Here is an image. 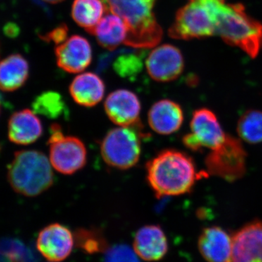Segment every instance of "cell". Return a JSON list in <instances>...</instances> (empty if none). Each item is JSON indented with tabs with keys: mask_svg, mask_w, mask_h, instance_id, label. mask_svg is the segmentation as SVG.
Returning a JSON list of instances; mask_svg holds the SVG:
<instances>
[{
	"mask_svg": "<svg viewBox=\"0 0 262 262\" xmlns=\"http://www.w3.org/2000/svg\"><path fill=\"white\" fill-rule=\"evenodd\" d=\"M146 179L155 196H178L192 191L203 173H198L190 156L179 151L163 150L146 165Z\"/></svg>",
	"mask_w": 262,
	"mask_h": 262,
	"instance_id": "cell-1",
	"label": "cell"
},
{
	"mask_svg": "<svg viewBox=\"0 0 262 262\" xmlns=\"http://www.w3.org/2000/svg\"><path fill=\"white\" fill-rule=\"evenodd\" d=\"M106 11L125 22L128 33L125 45L133 48L155 47L163 38L153 8L158 0H101Z\"/></svg>",
	"mask_w": 262,
	"mask_h": 262,
	"instance_id": "cell-2",
	"label": "cell"
},
{
	"mask_svg": "<svg viewBox=\"0 0 262 262\" xmlns=\"http://www.w3.org/2000/svg\"><path fill=\"white\" fill-rule=\"evenodd\" d=\"M215 34L229 46L242 50L252 58L262 49V24L250 16L241 3L226 4L217 17Z\"/></svg>",
	"mask_w": 262,
	"mask_h": 262,
	"instance_id": "cell-3",
	"label": "cell"
},
{
	"mask_svg": "<svg viewBox=\"0 0 262 262\" xmlns=\"http://www.w3.org/2000/svg\"><path fill=\"white\" fill-rule=\"evenodd\" d=\"M51 163L46 155L37 150L17 151L8 166V179L18 194L36 196L53 184Z\"/></svg>",
	"mask_w": 262,
	"mask_h": 262,
	"instance_id": "cell-4",
	"label": "cell"
},
{
	"mask_svg": "<svg viewBox=\"0 0 262 262\" xmlns=\"http://www.w3.org/2000/svg\"><path fill=\"white\" fill-rule=\"evenodd\" d=\"M141 127H116L108 131L101 142V155L112 168L127 170L135 166L141 153Z\"/></svg>",
	"mask_w": 262,
	"mask_h": 262,
	"instance_id": "cell-5",
	"label": "cell"
},
{
	"mask_svg": "<svg viewBox=\"0 0 262 262\" xmlns=\"http://www.w3.org/2000/svg\"><path fill=\"white\" fill-rule=\"evenodd\" d=\"M219 13L198 2L189 1L177 11L168 30L170 37L183 40L201 39L215 34Z\"/></svg>",
	"mask_w": 262,
	"mask_h": 262,
	"instance_id": "cell-6",
	"label": "cell"
},
{
	"mask_svg": "<svg viewBox=\"0 0 262 262\" xmlns=\"http://www.w3.org/2000/svg\"><path fill=\"white\" fill-rule=\"evenodd\" d=\"M48 144L50 162L58 173L72 175L87 163V149L83 141L75 136H65L58 124L50 127Z\"/></svg>",
	"mask_w": 262,
	"mask_h": 262,
	"instance_id": "cell-7",
	"label": "cell"
},
{
	"mask_svg": "<svg viewBox=\"0 0 262 262\" xmlns=\"http://www.w3.org/2000/svg\"><path fill=\"white\" fill-rule=\"evenodd\" d=\"M246 160L247 153L241 141L227 134L225 141L207 155L205 165L210 175L233 182L246 173Z\"/></svg>",
	"mask_w": 262,
	"mask_h": 262,
	"instance_id": "cell-8",
	"label": "cell"
},
{
	"mask_svg": "<svg viewBox=\"0 0 262 262\" xmlns=\"http://www.w3.org/2000/svg\"><path fill=\"white\" fill-rule=\"evenodd\" d=\"M146 70L157 82H168L177 80L184 71L182 52L175 46L165 44L155 48L146 61Z\"/></svg>",
	"mask_w": 262,
	"mask_h": 262,
	"instance_id": "cell-9",
	"label": "cell"
},
{
	"mask_svg": "<svg viewBox=\"0 0 262 262\" xmlns=\"http://www.w3.org/2000/svg\"><path fill=\"white\" fill-rule=\"evenodd\" d=\"M36 244L39 252L48 261L60 262L72 253L75 236L65 226L53 223L40 231Z\"/></svg>",
	"mask_w": 262,
	"mask_h": 262,
	"instance_id": "cell-10",
	"label": "cell"
},
{
	"mask_svg": "<svg viewBox=\"0 0 262 262\" xmlns=\"http://www.w3.org/2000/svg\"><path fill=\"white\" fill-rule=\"evenodd\" d=\"M104 110L110 120L119 126L141 127V101L132 91H113L105 101Z\"/></svg>",
	"mask_w": 262,
	"mask_h": 262,
	"instance_id": "cell-11",
	"label": "cell"
},
{
	"mask_svg": "<svg viewBox=\"0 0 262 262\" xmlns=\"http://www.w3.org/2000/svg\"><path fill=\"white\" fill-rule=\"evenodd\" d=\"M232 239L227 262H262V221L246 224L234 232Z\"/></svg>",
	"mask_w": 262,
	"mask_h": 262,
	"instance_id": "cell-12",
	"label": "cell"
},
{
	"mask_svg": "<svg viewBox=\"0 0 262 262\" xmlns=\"http://www.w3.org/2000/svg\"><path fill=\"white\" fill-rule=\"evenodd\" d=\"M57 64L70 73H79L91 64L92 48L87 39L73 35L55 50Z\"/></svg>",
	"mask_w": 262,
	"mask_h": 262,
	"instance_id": "cell-13",
	"label": "cell"
},
{
	"mask_svg": "<svg viewBox=\"0 0 262 262\" xmlns=\"http://www.w3.org/2000/svg\"><path fill=\"white\" fill-rule=\"evenodd\" d=\"M133 245L139 258L148 262L160 261L168 251V238L159 225L141 227L136 232Z\"/></svg>",
	"mask_w": 262,
	"mask_h": 262,
	"instance_id": "cell-14",
	"label": "cell"
},
{
	"mask_svg": "<svg viewBox=\"0 0 262 262\" xmlns=\"http://www.w3.org/2000/svg\"><path fill=\"white\" fill-rule=\"evenodd\" d=\"M190 128L202 146L211 150L220 146L227 136L216 115L207 108H198L193 113Z\"/></svg>",
	"mask_w": 262,
	"mask_h": 262,
	"instance_id": "cell-15",
	"label": "cell"
},
{
	"mask_svg": "<svg viewBox=\"0 0 262 262\" xmlns=\"http://www.w3.org/2000/svg\"><path fill=\"white\" fill-rule=\"evenodd\" d=\"M184 112L178 103L170 99L157 101L150 108L148 122L160 135H170L178 131L184 122Z\"/></svg>",
	"mask_w": 262,
	"mask_h": 262,
	"instance_id": "cell-16",
	"label": "cell"
},
{
	"mask_svg": "<svg viewBox=\"0 0 262 262\" xmlns=\"http://www.w3.org/2000/svg\"><path fill=\"white\" fill-rule=\"evenodd\" d=\"M232 245V237L217 226L203 229L198 238V249L207 262L228 261Z\"/></svg>",
	"mask_w": 262,
	"mask_h": 262,
	"instance_id": "cell-17",
	"label": "cell"
},
{
	"mask_svg": "<svg viewBox=\"0 0 262 262\" xmlns=\"http://www.w3.org/2000/svg\"><path fill=\"white\" fill-rule=\"evenodd\" d=\"M41 120L34 112L24 110L13 114L8 123V137L19 145H29L42 135Z\"/></svg>",
	"mask_w": 262,
	"mask_h": 262,
	"instance_id": "cell-18",
	"label": "cell"
},
{
	"mask_svg": "<svg viewBox=\"0 0 262 262\" xmlns=\"http://www.w3.org/2000/svg\"><path fill=\"white\" fill-rule=\"evenodd\" d=\"M105 84L96 74L86 72L75 77L70 86L71 96L77 104L93 107L102 101Z\"/></svg>",
	"mask_w": 262,
	"mask_h": 262,
	"instance_id": "cell-19",
	"label": "cell"
},
{
	"mask_svg": "<svg viewBox=\"0 0 262 262\" xmlns=\"http://www.w3.org/2000/svg\"><path fill=\"white\" fill-rule=\"evenodd\" d=\"M127 33L125 22L118 15L106 11L90 34L96 37L101 47L113 51L122 43L125 44Z\"/></svg>",
	"mask_w": 262,
	"mask_h": 262,
	"instance_id": "cell-20",
	"label": "cell"
},
{
	"mask_svg": "<svg viewBox=\"0 0 262 262\" xmlns=\"http://www.w3.org/2000/svg\"><path fill=\"white\" fill-rule=\"evenodd\" d=\"M29 63L19 54L11 55L0 62V90L14 91L24 85L29 77Z\"/></svg>",
	"mask_w": 262,
	"mask_h": 262,
	"instance_id": "cell-21",
	"label": "cell"
},
{
	"mask_svg": "<svg viewBox=\"0 0 262 262\" xmlns=\"http://www.w3.org/2000/svg\"><path fill=\"white\" fill-rule=\"evenodd\" d=\"M106 12V7L101 0H75L72 16L76 23L91 33Z\"/></svg>",
	"mask_w": 262,
	"mask_h": 262,
	"instance_id": "cell-22",
	"label": "cell"
},
{
	"mask_svg": "<svg viewBox=\"0 0 262 262\" xmlns=\"http://www.w3.org/2000/svg\"><path fill=\"white\" fill-rule=\"evenodd\" d=\"M134 49H122L114 53V70L123 78L134 79L142 70L144 53Z\"/></svg>",
	"mask_w": 262,
	"mask_h": 262,
	"instance_id": "cell-23",
	"label": "cell"
},
{
	"mask_svg": "<svg viewBox=\"0 0 262 262\" xmlns=\"http://www.w3.org/2000/svg\"><path fill=\"white\" fill-rule=\"evenodd\" d=\"M237 132L241 139L248 144H256L262 141V112L248 110L239 119Z\"/></svg>",
	"mask_w": 262,
	"mask_h": 262,
	"instance_id": "cell-24",
	"label": "cell"
},
{
	"mask_svg": "<svg viewBox=\"0 0 262 262\" xmlns=\"http://www.w3.org/2000/svg\"><path fill=\"white\" fill-rule=\"evenodd\" d=\"M32 107L33 112L49 119L58 118L67 110L63 98L54 91H48L39 95L34 100Z\"/></svg>",
	"mask_w": 262,
	"mask_h": 262,
	"instance_id": "cell-25",
	"label": "cell"
},
{
	"mask_svg": "<svg viewBox=\"0 0 262 262\" xmlns=\"http://www.w3.org/2000/svg\"><path fill=\"white\" fill-rule=\"evenodd\" d=\"M27 246L17 239H0V262H34Z\"/></svg>",
	"mask_w": 262,
	"mask_h": 262,
	"instance_id": "cell-26",
	"label": "cell"
},
{
	"mask_svg": "<svg viewBox=\"0 0 262 262\" xmlns=\"http://www.w3.org/2000/svg\"><path fill=\"white\" fill-rule=\"evenodd\" d=\"M77 246L86 253L101 252L106 249V242L99 232L95 230L80 229L74 234Z\"/></svg>",
	"mask_w": 262,
	"mask_h": 262,
	"instance_id": "cell-27",
	"label": "cell"
},
{
	"mask_svg": "<svg viewBox=\"0 0 262 262\" xmlns=\"http://www.w3.org/2000/svg\"><path fill=\"white\" fill-rule=\"evenodd\" d=\"M104 262H140L135 251L126 245H117L106 250Z\"/></svg>",
	"mask_w": 262,
	"mask_h": 262,
	"instance_id": "cell-28",
	"label": "cell"
},
{
	"mask_svg": "<svg viewBox=\"0 0 262 262\" xmlns=\"http://www.w3.org/2000/svg\"><path fill=\"white\" fill-rule=\"evenodd\" d=\"M69 29L66 24H61L58 26L56 28L53 29L51 32L47 33L45 35L42 36V38L44 40L48 42H53L55 44L58 46L63 42H65L68 38Z\"/></svg>",
	"mask_w": 262,
	"mask_h": 262,
	"instance_id": "cell-29",
	"label": "cell"
},
{
	"mask_svg": "<svg viewBox=\"0 0 262 262\" xmlns=\"http://www.w3.org/2000/svg\"><path fill=\"white\" fill-rule=\"evenodd\" d=\"M182 142L184 145L192 151H201L203 150V146L200 144L199 141L196 140L194 136L192 133L186 134L182 138Z\"/></svg>",
	"mask_w": 262,
	"mask_h": 262,
	"instance_id": "cell-30",
	"label": "cell"
},
{
	"mask_svg": "<svg viewBox=\"0 0 262 262\" xmlns=\"http://www.w3.org/2000/svg\"><path fill=\"white\" fill-rule=\"evenodd\" d=\"M189 1L198 2L217 12H220L226 5V0H189Z\"/></svg>",
	"mask_w": 262,
	"mask_h": 262,
	"instance_id": "cell-31",
	"label": "cell"
},
{
	"mask_svg": "<svg viewBox=\"0 0 262 262\" xmlns=\"http://www.w3.org/2000/svg\"><path fill=\"white\" fill-rule=\"evenodd\" d=\"M44 1L47 2L48 3H51V4H57V3H61L63 0H44Z\"/></svg>",
	"mask_w": 262,
	"mask_h": 262,
	"instance_id": "cell-32",
	"label": "cell"
},
{
	"mask_svg": "<svg viewBox=\"0 0 262 262\" xmlns=\"http://www.w3.org/2000/svg\"><path fill=\"white\" fill-rule=\"evenodd\" d=\"M49 262H51V261H49Z\"/></svg>",
	"mask_w": 262,
	"mask_h": 262,
	"instance_id": "cell-33",
	"label": "cell"
}]
</instances>
